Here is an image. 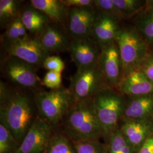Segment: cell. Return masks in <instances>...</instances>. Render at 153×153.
I'll use <instances>...</instances> for the list:
<instances>
[{
  "label": "cell",
  "mask_w": 153,
  "mask_h": 153,
  "mask_svg": "<svg viewBox=\"0 0 153 153\" xmlns=\"http://www.w3.org/2000/svg\"><path fill=\"white\" fill-rule=\"evenodd\" d=\"M29 35L23 25L20 16L11 22L6 27L1 36L2 44L14 42L19 39L26 37Z\"/></svg>",
  "instance_id": "603a6c76"
},
{
  "label": "cell",
  "mask_w": 153,
  "mask_h": 153,
  "mask_svg": "<svg viewBox=\"0 0 153 153\" xmlns=\"http://www.w3.org/2000/svg\"><path fill=\"white\" fill-rule=\"evenodd\" d=\"M68 52L77 69L98 64L100 49L91 38L72 39Z\"/></svg>",
  "instance_id": "7c38bea8"
},
{
  "label": "cell",
  "mask_w": 153,
  "mask_h": 153,
  "mask_svg": "<svg viewBox=\"0 0 153 153\" xmlns=\"http://www.w3.org/2000/svg\"><path fill=\"white\" fill-rule=\"evenodd\" d=\"M99 12L95 6L69 8L67 31L71 38H91Z\"/></svg>",
  "instance_id": "30bf717a"
},
{
  "label": "cell",
  "mask_w": 153,
  "mask_h": 153,
  "mask_svg": "<svg viewBox=\"0 0 153 153\" xmlns=\"http://www.w3.org/2000/svg\"><path fill=\"white\" fill-rule=\"evenodd\" d=\"M42 67L48 71L61 73L65 68V64L59 56L50 55L44 60Z\"/></svg>",
  "instance_id": "f546056e"
},
{
  "label": "cell",
  "mask_w": 153,
  "mask_h": 153,
  "mask_svg": "<svg viewBox=\"0 0 153 153\" xmlns=\"http://www.w3.org/2000/svg\"><path fill=\"white\" fill-rule=\"evenodd\" d=\"M30 4L48 16L51 22L64 25L67 22L69 8L59 0H31Z\"/></svg>",
  "instance_id": "d6986e66"
},
{
  "label": "cell",
  "mask_w": 153,
  "mask_h": 153,
  "mask_svg": "<svg viewBox=\"0 0 153 153\" xmlns=\"http://www.w3.org/2000/svg\"><path fill=\"white\" fill-rule=\"evenodd\" d=\"M120 56L123 76L129 72L140 69L146 57L149 45L136 28H121L115 39Z\"/></svg>",
  "instance_id": "277c9868"
},
{
  "label": "cell",
  "mask_w": 153,
  "mask_h": 153,
  "mask_svg": "<svg viewBox=\"0 0 153 153\" xmlns=\"http://www.w3.org/2000/svg\"><path fill=\"white\" fill-rule=\"evenodd\" d=\"M52 126L38 116L16 153H45L53 135Z\"/></svg>",
  "instance_id": "9c48e42d"
},
{
  "label": "cell",
  "mask_w": 153,
  "mask_h": 153,
  "mask_svg": "<svg viewBox=\"0 0 153 153\" xmlns=\"http://www.w3.org/2000/svg\"><path fill=\"white\" fill-rule=\"evenodd\" d=\"M62 121L64 133L73 142L97 140L104 134L92 98L76 102Z\"/></svg>",
  "instance_id": "7a4b0ae2"
},
{
  "label": "cell",
  "mask_w": 153,
  "mask_h": 153,
  "mask_svg": "<svg viewBox=\"0 0 153 153\" xmlns=\"http://www.w3.org/2000/svg\"><path fill=\"white\" fill-rule=\"evenodd\" d=\"M70 35L62 25L51 22L38 37L45 49L51 54L69 51Z\"/></svg>",
  "instance_id": "4fadbf2b"
},
{
  "label": "cell",
  "mask_w": 153,
  "mask_h": 153,
  "mask_svg": "<svg viewBox=\"0 0 153 153\" xmlns=\"http://www.w3.org/2000/svg\"><path fill=\"white\" fill-rule=\"evenodd\" d=\"M152 129L153 124L148 120H125L120 131L134 148L144 142Z\"/></svg>",
  "instance_id": "2e32d148"
},
{
  "label": "cell",
  "mask_w": 153,
  "mask_h": 153,
  "mask_svg": "<svg viewBox=\"0 0 153 153\" xmlns=\"http://www.w3.org/2000/svg\"><path fill=\"white\" fill-rule=\"evenodd\" d=\"M45 153H76L74 143L64 133L53 134Z\"/></svg>",
  "instance_id": "7402d4cb"
},
{
  "label": "cell",
  "mask_w": 153,
  "mask_h": 153,
  "mask_svg": "<svg viewBox=\"0 0 153 153\" xmlns=\"http://www.w3.org/2000/svg\"><path fill=\"white\" fill-rule=\"evenodd\" d=\"M37 68L17 57L7 56L3 62L2 72L6 79L18 88L39 91L42 82L38 76Z\"/></svg>",
  "instance_id": "52a82bcc"
},
{
  "label": "cell",
  "mask_w": 153,
  "mask_h": 153,
  "mask_svg": "<svg viewBox=\"0 0 153 153\" xmlns=\"http://www.w3.org/2000/svg\"><path fill=\"white\" fill-rule=\"evenodd\" d=\"M138 153H153V137H148Z\"/></svg>",
  "instance_id": "d6a6232c"
},
{
  "label": "cell",
  "mask_w": 153,
  "mask_h": 153,
  "mask_svg": "<svg viewBox=\"0 0 153 153\" xmlns=\"http://www.w3.org/2000/svg\"><path fill=\"white\" fill-rule=\"evenodd\" d=\"M120 11L124 19L133 16L143 10L148 4L147 1L142 0H113Z\"/></svg>",
  "instance_id": "cb8c5ba5"
},
{
  "label": "cell",
  "mask_w": 153,
  "mask_h": 153,
  "mask_svg": "<svg viewBox=\"0 0 153 153\" xmlns=\"http://www.w3.org/2000/svg\"><path fill=\"white\" fill-rule=\"evenodd\" d=\"M19 144L10 131L0 124V153H16Z\"/></svg>",
  "instance_id": "484cf974"
},
{
  "label": "cell",
  "mask_w": 153,
  "mask_h": 153,
  "mask_svg": "<svg viewBox=\"0 0 153 153\" xmlns=\"http://www.w3.org/2000/svg\"><path fill=\"white\" fill-rule=\"evenodd\" d=\"M73 143L76 153H104L103 146L97 140L80 141Z\"/></svg>",
  "instance_id": "83f0119b"
},
{
  "label": "cell",
  "mask_w": 153,
  "mask_h": 153,
  "mask_svg": "<svg viewBox=\"0 0 153 153\" xmlns=\"http://www.w3.org/2000/svg\"><path fill=\"white\" fill-rule=\"evenodd\" d=\"M121 93L129 97L153 94V83L140 69L131 71L123 76L118 85Z\"/></svg>",
  "instance_id": "5bb4252c"
},
{
  "label": "cell",
  "mask_w": 153,
  "mask_h": 153,
  "mask_svg": "<svg viewBox=\"0 0 153 153\" xmlns=\"http://www.w3.org/2000/svg\"><path fill=\"white\" fill-rule=\"evenodd\" d=\"M120 93L106 87L92 98L104 134L110 135L116 131L118 122L123 116L126 103Z\"/></svg>",
  "instance_id": "5b68a950"
},
{
  "label": "cell",
  "mask_w": 153,
  "mask_h": 153,
  "mask_svg": "<svg viewBox=\"0 0 153 153\" xmlns=\"http://www.w3.org/2000/svg\"><path fill=\"white\" fill-rule=\"evenodd\" d=\"M100 49L98 64L106 85L109 88H117L123 77L122 65L117 45L115 42L104 45Z\"/></svg>",
  "instance_id": "8fae6325"
},
{
  "label": "cell",
  "mask_w": 153,
  "mask_h": 153,
  "mask_svg": "<svg viewBox=\"0 0 153 153\" xmlns=\"http://www.w3.org/2000/svg\"><path fill=\"white\" fill-rule=\"evenodd\" d=\"M149 1L138 16L134 27L149 45H153V1Z\"/></svg>",
  "instance_id": "ffe728a7"
},
{
  "label": "cell",
  "mask_w": 153,
  "mask_h": 153,
  "mask_svg": "<svg viewBox=\"0 0 153 153\" xmlns=\"http://www.w3.org/2000/svg\"><path fill=\"white\" fill-rule=\"evenodd\" d=\"M34 99L21 88H11L1 81L0 124L8 129L19 143L38 116Z\"/></svg>",
  "instance_id": "6da1fadb"
},
{
  "label": "cell",
  "mask_w": 153,
  "mask_h": 153,
  "mask_svg": "<svg viewBox=\"0 0 153 153\" xmlns=\"http://www.w3.org/2000/svg\"><path fill=\"white\" fill-rule=\"evenodd\" d=\"M61 1L68 8L95 6L94 1L93 0H61Z\"/></svg>",
  "instance_id": "1f68e13d"
},
{
  "label": "cell",
  "mask_w": 153,
  "mask_h": 153,
  "mask_svg": "<svg viewBox=\"0 0 153 153\" xmlns=\"http://www.w3.org/2000/svg\"><path fill=\"white\" fill-rule=\"evenodd\" d=\"M108 153H134V148L120 130H116L110 134Z\"/></svg>",
  "instance_id": "d4e9b609"
},
{
  "label": "cell",
  "mask_w": 153,
  "mask_h": 153,
  "mask_svg": "<svg viewBox=\"0 0 153 153\" xmlns=\"http://www.w3.org/2000/svg\"><path fill=\"white\" fill-rule=\"evenodd\" d=\"M33 99L39 116L51 126H57L75 103L76 100L69 88L61 87L49 91L39 90Z\"/></svg>",
  "instance_id": "3957f363"
},
{
  "label": "cell",
  "mask_w": 153,
  "mask_h": 153,
  "mask_svg": "<svg viewBox=\"0 0 153 153\" xmlns=\"http://www.w3.org/2000/svg\"><path fill=\"white\" fill-rule=\"evenodd\" d=\"M131 97L125 106V120H148L153 116V94Z\"/></svg>",
  "instance_id": "e0dca14e"
},
{
  "label": "cell",
  "mask_w": 153,
  "mask_h": 153,
  "mask_svg": "<svg viewBox=\"0 0 153 153\" xmlns=\"http://www.w3.org/2000/svg\"><path fill=\"white\" fill-rule=\"evenodd\" d=\"M119 22L112 16L99 12L93 28L91 38L99 48L115 42L117 34L121 29Z\"/></svg>",
  "instance_id": "9a60e30c"
},
{
  "label": "cell",
  "mask_w": 153,
  "mask_h": 153,
  "mask_svg": "<svg viewBox=\"0 0 153 153\" xmlns=\"http://www.w3.org/2000/svg\"><path fill=\"white\" fill-rule=\"evenodd\" d=\"M94 4L99 11L112 16L119 21L124 19L120 11L113 0H95Z\"/></svg>",
  "instance_id": "4316f807"
},
{
  "label": "cell",
  "mask_w": 153,
  "mask_h": 153,
  "mask_svg": "<svg viewBox=\"0 0 153 153\" xmlns=\"http://www.w3.org/2000/svg\"><path fill=\"white\" fill-rule=\"evenodd\" d=\"M20 18L28 33L37 38L52 22L48 16L30 4L21 9Z\"/></svg>",
  "instance_id": "ac0fdd59"
},
{
  "label": "cell",
  "mask_w": 153,
  "mask_h": 153,
  "mask_svg": "<svg viewBox=\"0 0 153 153\" xmlns=\"http://www.w3.org/2000/svg\"><path fill=\"white\" fill-rule=\"evenodd\" d=\"M140 69L153 83V51L149 52L140 66Z\"/></svg>",
  "instance_id": "4dcf8cb0"
},
{
  "label": "cell",
  "mask_w": 153,
  "mask_h": 153,
  "mask_svg": "<svg viewBox=\"0 0 153 153\" xmlns=\"http://www.w3.org/2000/svg\"><path fill=\"white\" fill-rule=\"evenodd\" d=\"M61 73L48 71L42 80V85L51 90H56L61 88Z\"/></svg>",
  "instance_id": "f1b7e54d"
},
{
  "label": "cell",
  "mask_w": 153,
  "mask_h": 153,
  "mask_svg": "<svg viewBox=\"0 0 153 153\" xmlns=\"http://www.w3.org/2000/svg\"><path fill=\"white\" fill-rule=\"evenodd\" d=\"M108 87L98 64L86 68L77 69L71 78L70 86L76 102L93 97L103 88Z\"/></svg>",
  "instance_id": "8992f818"
},
{
  "label": "cell",
  "mask_w": 153,
  "mask_h": 153,
  "mask_svg": "<svg viewBox=\"0 0 153 153\" xmlns=\"http://www.w3.org/2000/svg\"><path fill=\"white\" fill-rule=\"evenodd\" d=\"M2 44L7 56L17 57L37 68L42 66L45 59L51 55L37 37L30 35Z\"/></svg>",
  "instance_id": "ba28073f"
},
{
  "label": "cell",
  "mask_w": 153,
  "mask_h": 153,
  "mask_svg": "<svg viewBox=\"0 0 153 153\" xmlns=\"http://www.w3.org/2000/svg\"><path fill=\"white\" fill-rule=\"evenodd\" d=\"M21 1L1 0L0 1V25L6 28L11 22L20 16Z\"/></svg>",
  "instance_id": "44dd1931"
}]
</instances>
